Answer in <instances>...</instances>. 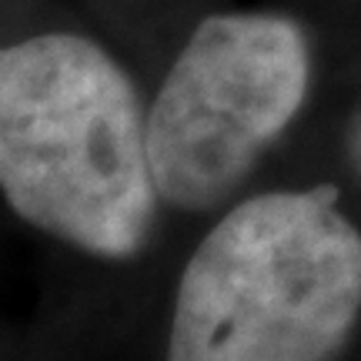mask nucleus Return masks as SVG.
<instances>
[{"label": "nucleus", "mask_w": 361, "mask_h": 361, "mask_svg": "<svg viewBox=\"0 0 361 361\" xmlns=\"http://www.w3.org/2000/svg\"><path fill=\"white\" fill-rule=\"evenodd\" d=\"M0 191L37 231L94 258L141 255L157 214L141 94L78 34L0 47Z\"/></svg>", "instance_id": "obj_1"}, {"label": "nucleus", "mask_w": 361, "mask_h": 361, "mask_svg": "<svg viewBox=\"0 0 361 361\" xmlns=\"http://www.w3.org/2000/svg\"><path fill=\"white\" fill-rule=\"evenodd\" d=\"M308 40L278 13L207 17L147 111L161 201L211 211L228 201L308 94Z\"/></svg>", "instance_id": "obj_3"}, {"label": "nucleus", "mask_w": 361, "mask_h": 361, "mask_svg": "<svg viewBox=\"0 0 361 361\" xmlns=\"http://www.w3.org/2000/svg\"><path fill=\"white\" fill-rule=\"evenodd\" d=\"M335 184L234 204L180 274L168 361H335L361 318V231Z\"/></svg>", "instance_id": "obj_2"}]
</instances>
